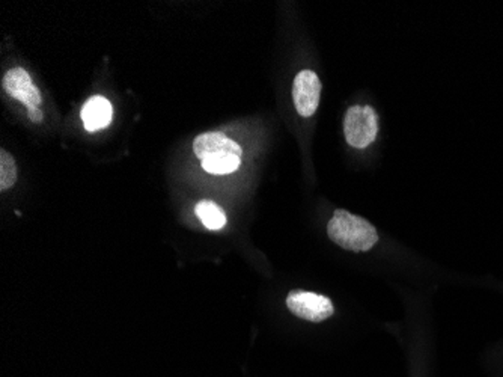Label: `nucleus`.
Instances as JSON below:
<instances>
[{
	"label": "nucleus",
	"instance_id": "f257e3e1",
	"mask_svg": "<svg viewBox=\"0 0 503 377\" xmlns=\"http://www.w3.org/2000/svg\"><path fill=\"white\" fill-rule=\"evenodd\" d=\"M193 151L202 163V169L213 176H226L241 165L240 145L219 132L204 133L193 142Z\"/></svg>",
	"mask_w": 503,
	"mask_h": 377
},
{
	"label": "nucleus",
	"instance_id": "f03ea898",
	"mask_svg": "<svg viewBox=\"0 0 503 377\" xmlns=\"http://www.w3.org/2000/svg\"><path fill=\"white\" fill-rule=\"evenodd\" d=\"M327 234L333 243L351 252H367L378 241L376 227L360 216L337 209L327 225Z\"/></svg>",
	"mask_w": 503,
	"mask_h": 377
},
{
	"label": "nucleus",
	"instance_id": "7ed1b4c3",
	"mask_svg": "<svg viewBox=\"0 0 503 377\" xmlns=\"http://www.w3.org/2000/svg\"><path fill=\"white\" fill-rule=\"evenodd\" d=\"M346 139L355 148H367L376 141L378 118L371 106H351L344 118Z\"/></svg>",
	"mask_w": 503,
	"mask_h": 377
},
{
	"label": "nucleus",
	"instance_id": "20e7f679",
	"mask_svg": "<svg viewBox=\"0 0 503 377\" xmlns=\"http://www.w3.org/2000/svg\"><path fill=\"white\" fill-rule=\"evenodd\" d=\"M287 307L294 316L314 323L327 321L335 312L332 301L327 296L303 290H293L287 296Z\"/></svg>",
	"mask_w": 503,
	"mask_h": 377
},
{
	"label": "nucleus",
	"instance_id": "39448f33",
	"mask_svg": "<svg viewBox=\"0 0 503 377\" xmlns=\"http://www.w3.org/2000/svg\"><path fill=\"white\" fill-rule=\"evenodd\" d=\"M320 77L312 70H303L296 76L293 84V100L296 110L302 117H312L320 105Z\"/></svg>",
	"mask_w": 503,
	"mask_h": 377
},
{
	"label": "nucleus",
	"instance_id": "423d86ee",
	"mask_svg": "<svg viewBox=\"0 0 503 377\" xmlns=\"http://www.w3.org/2000/svg\"><path fill=\"white\" fill-rule=\"evenodd\" d=\"M2 88L9 97L22 101L23 105L29 107H38L43 103L40 89L32 82L31 76L22 66H15L4 76Z\"/></svg>",
	"mask_w": 503,
	"mask_h": 377
},
{
	"label": "nucleus",
	"instance_id": "0eeeda50",
	"mask_svg": "<svg viewBox=\"0 0 503 377\" xmlns=\"http://www.w3.org/2000/svg\"><path fill=\"white\" fill-rule=\"evenodd\" d=\"M112 105L105 97L94 96L82 107V121L88 132H96L107 127L112 121Z\"/></svg>",
	"mask_w": 503,
	"mask_h": 377
},
{
	"label": "nucleus",
	"instance_id": "6e6552de",
	"mask_svg": "<svg viewBox=\"0 0 503 377\" xmlns=\"http://www.w3.org/2000/svg\"><path fill=\"white\" fill-rule=\"evenodd\" d=\"M195 211H196V216L204 224V227L211 229V231L222 229L226 225V215L216 202L208 201V199L197 202Z\"/></svg>",
	"mask_w": 503,
	"mask_h": 377
},
{
	"label": "nucleus",
	"instance_id": "1a4fd4ad",
	"mask_svg": "<svg viewBox=\"0 0 503 377\" xmlns=\"http://www.w3.org/2000/svg\"><path fill=\"white\" fill-rule=\"evenodd\" d=\"M17 181V165L6 149H0V190H8Z\"/></svg>",
	"mask_w": 503,
	"mask_h": 377
},
{
	"label": "nucleus",
	"instance_id": "9d476101",
	"mask_svg": "<svg viewBox=\"0 0 503 377\" xmlns=\"http://www.w3.org/2000/svg\"><path fill=\"white\" fill-rule=\"evenodd\" d=\"M27 117H29L32 123L35 124L43 123V119H45V114L38 107H29L27 109Z\"/></svg>",
	"mask_w": 503,
	"mask_h": 377
}]
</instances>
